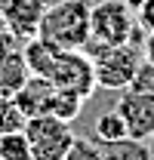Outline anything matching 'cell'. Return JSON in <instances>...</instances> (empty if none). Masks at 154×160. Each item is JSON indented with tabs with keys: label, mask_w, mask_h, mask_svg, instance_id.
Returning a JSON list of instances; mask_svg holds the SVG:
<instances>
[{
	"label": "cell",
	"mask_w": 154,
	"mask_h": 160,
	"mask_svg": "<svg viewBox=\"0 0 154 160\" xmlns=\"http://www.w3.org/2000/svg\"><path fill=\"white\" fill-rule=\"evenodd\" d=\"M37 34L53 40L62 49H83L90 40V3L86 0L46 3Z\"/></svg>",
	"instance_id": "1"
},
{
	"label": "cell",
	"mask_w": 154,
	"mask_h": 160,
	"mask_svg": "<svg viewBox=\"0 0 154 160\" xmlns=\"http://www.w3.org/2000/svg\"><path fill=\"white\" fill-rule=\"evenodd\" d=\"M136 31V12L126 0H99L90 6V40L83 46L86 56L96 49L117 46V43H133Z\"/></svg>",
	"instance_id": "2"
},
{
	"label": "cell",
	"mask_w": 154,
	"mask_h": 160,
	"mask_svg": "<svg viewBox=\"0 0 154 160\" xmlns=\"http://www.w3.org/2000/svg\"><path fill=\"white\" fill-rule=\"evenodd\" d=\"M90 59H93V68H96V86L108 89V92L130 89L139 68H142V56L133 43H117V46L96 49Z\"/></svg>",
	"instance_id": "3"
},
{
	"label": "cell",
	"mask_w": 154,
	"mask_h": 160,
	"mask_svg": "<svg viewBox=\"0 0 154 160\" xmlns=\"http://www.w3.org/2000/svg\"><path fill=\"white\" fill-rule=\"evenodd\" d=\"M22 129H25V136H28V145H31L34 160H65L71 142H74L71 123L56 117V114L28 117Z\"/></svg>",
	"instance_id": "4"
},
{
	"label": "cell",
	"mask_w": 154,
	"mask_h": 160,
	"mask_svg": "<svg viewBox=\"0 0 154 160\" xmlns=\"http://www.w3.org/2000/svg\"><path fill=\"white\" fill-rule=\"evenodd\" d=\"M53 86L56 89H68V92H77L90 102L93 89H96V68H93V59L83 52V49H62L56 68H53Z\"/></svg>",
	"instance_id": "5"
},
{
	"label": "cell",
	"mask_w": 154,
	"mask_h": 160,
	"mask_svg": "<svg viewBox=\"0 0 154 160\" xmlns=\"http://www.w3.org/2000/svg\"><path fill=\"white\" fill-rule=\"evenodd\" d=\"M117 111L126 123V136L145 142L154 136V89H123Z\"/></svg>",
	"instance_id": "6"
},
{
	"label": "cell",
	"mask_w": 154,
	"mask_h": 160,
	"mask_svg": "<svg viewBox=\"0 0 154 160\" xmlns=\"http://www.w3.org/2000/svg\"><path fill=\"white\" fill-rule=\"evenodd\" d=\"M46 9V0H0V22L6 31H13L16 37L25 43L34 37Z\"/></svg>",
	"instance_id": "7"
},
{
	"label": "cell",
	"mask_w": 154,
	"mask_h": 160,
	"mask_svg": "<svg viewBox=\"0 0 154 160\" xmlns=\"http://www.w3.org/2000/svg\"><path fill=\"white\" fill-rule=\"evenodd\" d=\"M53 96H56V86L49 77H31L25 80L16 92V102L25 111V117H37V114H49V105H53Z\"/></svg>",
	"instance_id": "8"
},
{
	"label": "cell",
	"mask_w": 154,
	"mask_h": 160,
	"mask_svg": "<svg viewBox=\"0 0 154 160\" xmlns=\"http://www.w3.org/2000/svg\"><path fill=\"white\" fill-rule=\"evenodd\" d=\"M22 56L28 62V71L31 74L49 77L53 68H56V62H59V56H62V46H56L53 40L40 37V34H34V37H28L22 43Z\"/></svg>",
	"instance_id": "9"
},
{
	"label": "cell",
	"mask_w": 154,
	"mask_h": 160,
	"mask_svg": "<svg viewBox=\"0 0 154 160\" xmlns=\"http://www.w3.org/2000/svg\"><path fill=\"white\" fill-rule=\"evenodd\" d=\"M28 77H31V71H28V62L22 56V46L0 52V96H16Z\"/></svg>",
	"instance_id": "10"
},
{
	"label": "cell",
	"mask_w": 154,
	"mask_h": 160,
	"mask_svg": "<svg viewBox=\"0 0 154 160\" xmlns=\"http://www.w3.org/2000/svg\"><path fill=\"white\" fill-rule=\"evenodd\" d=\"M93 136H96L99 145H114L120 139H130L126 136V123L120 117V111L117 108H108V111H102L93 123Z\"/></svg>",
	"instance_id": "11"
},
{
	"label": "cell",
	"mask_w": 154,
	"mask_h": 160,
	"mask_svg": "<svg viewBox=\"0 0 154 160\" xmlns=\"http://www.w3.org/2000/svg\"><path fill=\"white\" fill-rule=\"evenodd\" d=\"M83 105H86V99H83V96L68 92V89H56L53 105H49V114H56V117L68 120V123H74V120L80 117V111H83Z\"/></svg>",
	"instance_id": "12"
},
{
	"label": "cell",
	"mask_w": 154,
	"mask_h": 160,
	"mask_svg": "<svg viewBox=\"0 0 154 160\" xmlns=\"http://www.w3.org/2000/svg\"><path fill=\"white\" fill-rule=\"evenodd\" d=\"M0 160H34L25 129L3 132V136H0Z\"/></svg>",
	"instance_id": "13"
},
{
	"label": "cell",
	"mask_w": 154,
	"mask_h": 160,
	"mask_svg": "<svg viewBox=\"0 0 154 160\" xmlns=\"http://www.w3.org/2000/svg\"><path fill=\"white\" fill-rule=\"evenodd\" d=\"M102 160H151V151L136 139H120L114 145H105Z\"/></svg>",
	"instance_id": "14"
},
{
	"label": "cell",
	"mask_w": 154,
	"mask_h": 160,
	"mask_svg": "<svg viewBox=\"0 0 154 160\" xmlns=\"http://www.w3.org/2000/svg\"><path fill=\"white\" fill-rule=\"evenodd\" d=\"M25 111L19 108L16 96H0V136L3 132H16L25 126Z\"/></svg>",
	"instance_id": "15"
},
{
	"label": "cell",
	"mask_w": 154,
	"mask_h": 160,
	"mask_svg": "<svg viewBox=\"0 0 154 160\" xmlns=\"http://www.w3.org/2000/svg\"><path fill=\"white\" fill-rule=\"evenodd\" d=\"M65 160H102V148H99V142L77 139V136H74V142H71Z\"/></svg>",
	"instance_id": "16"
},
{
	"label": "cell",
	"mask_w": 154,
	"mask_h": 160,
	"mask_svg": "<svg viewBox=\"0 0 154 160\" xmlns=\"http://www.w3.org/2000/svg\"><path fill=\"white\" fill-rule=\"evenodd\" d=\"M136 19H139V25H142L145 34H154V0H142V3H139Z\"/></svg>",
	"instance_id": "17"
},
{
	"label": "cell",
	"mask_w": 154,
	"mask_h": 160,
	"mask_svg": "<svg viewBox=\"0 0 154 160\" xmlns=\"http://www.w3.org/2000/svg\"><path fill=\"white\" fill-rule=\"evenodd\" d=\"M148 151H151V160H154V136H151V145H148Z\"/></svg>",
	"instance_id": "18"
}]
</instances>
